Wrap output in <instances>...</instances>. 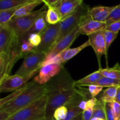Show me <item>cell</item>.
Instances as JSON below:
<instances>
[{
  "label": "cell",
  "instance_id": "obj_30",
  "mask_svg": "<svg viewBox=\"0 0 120 120\" xmlns=\"http://www.w3.org/2000/svg\"><path fill=\"white\" fill-rule=\"evenodd\" d=\"M28 83H27V84H28ZM27 84H26V85H25L23 87H22V88H21V89L15 91L13 93L8 95V96L4 97V98H1V99L0 100V107H2L3 105H4L5 104H7V103H9V102L12 101L13 100L15 99L16 97H17L20 94L22 93L25 90L26 88Z\"/></svg>",
  "mask_w": 120,
  "mask_h": 120
},
{
  "label": "cell",
  "instance_id": "obj_2",
  "mask_svg": "<svg viewBox=\"0 0 120 120\" xmlns=\"http://www.w3.org/2000/svg\"><path fill=\"white\" fill-rule=\"evenodd\" d=\"M46 91L45 85H39L32 81L27 84L26 88L22 93L12 101L1 107L0 110L12 115L45 96Z\"/></svg>",
  "mask_w": 120,
  "mask_h": 120
},
{
  "label": "cell",
  "instance_id": "obj_35",
  "mask_svg": "<svg viewBox=\"0 0 120 120\" xmlns=\"http://www.w3.org/2000/svg\"><path fill=\"white\" fill-rule=\"evenodd\" d=\"M87 90L89 91V93L90 94L91 97L93 98H95L97 96H98L100 92L103 90V87L99 86L94 85V84H91V85L88 86Z\"/></svg>",
  "mask_w": 120,
  "mask_h": 120
},
{
  "label": "cell",
  "instance_id": "obj_43",
  "mask_svg": "<svg viewBox=\"0 0 120 120\" xmlns=\"http://www.w3.org/2000/svg\"><path fill=\"white\" fill-rule=\"evenodd\" d=\"M90 120H104L102 119V118H97V117H93V118Z\"/></svg>",
  "mask_w": 120,
  "mask_h": 120
},
{
  "label": "cell",
  "instance_id": "obj_23",
  "mask_svg": "<svg viewBox=\"0 0 120 120\" xmlns=\"http://www.w3.org/2000/svg\"><path fill=\"white\" fill-rule=\"evenodd\" d=\"M32 1L33 0H1L0 10H5L23 5Z\"/></svg>",
  "mask_w": 120,
  "mask_h": 120
},
{
  "label": "cell",
  "instance_id": "obj_3",
  "mask_svg": "<svg viewBox=\"0 0 120 120\" xmlns=\"http://www.w3.org/2000/svg\"><path fill=\"white\" fill-rule=\"evenodd\" d=\"M90 8L85 3L80 5L71 14L60 22V33L56 43L70 34L75 28L79 26L82 22L89 16Z\"/></svg>",
  "mask_w": 120,
  "mask_h": 120
},
{
  "label": "cell",
  "instance_id": "obj_19",
  "mask_svg": "<svg viewBox=\"0 0 120 120\" xmlns=\"http://www.w3.org/2000/svg\"><path fill=\"white\" fill-rule=\"evenodd\" d=\"M103 77V76L98 70L87 75L86 77L81 79L75 81V86L76 87H86L89 85H91V84H94Z\"/></svg>",
  "mask_w": 120,
  "mask_h": 120
},
{
  "label": "cell",
  "instance_id": "obj_24",
  "mask_svg": "<svg viewBox=\"0 0 120 120\" xmlns=\"http://www.w3.org/2000/svg\"><path fill=\"white\" fill-rule=\"evenodd\" d=\"M46 20L48 25H56L59 23L62 19L59 13L56 8L53 7H48Z\"/></svg>",
  "mask_w": 120,
  "mask_h": 120
},
{
  "label": "cell",
  "instance_id": "obj_21",
  "mask_svg": "<svg viewBox=\"0 0 120 120\" xmlns=\"http://www.w3.org/2000/svg\"><path fill=\"white\" fill-rule=\"evenodd\" d=\"M98 70L104 77L120 80V65L118 63L112 68H100Z\"/></svg>",
  "mask_w": 120,
  "mask_h": 120
},
{
  "label": "cell",
  "instance_id": "obj_39",
  "mask_svg": "<svg viewBox=\"0 0 120 120\" xmlns=\"http://www.w3.org/2000/svg\"><path fill=\"white\" fill-rule=\"evenodd\" d=\"M11 115L5 111L0 110V120H8Z\"/></svg>",
  "mask_w": 120,
  "mask_h": 120
},
{
  "label": "cell",
  "instance_id": "obj_15",
  "mask_svg": "<svg viewBox=\"0 0 120 120\" xmlns=\"http://www.w3.org/2000/svg\"><path fill=\"white\" fill-rule=\"evenodd\" d=\"M83 100L85 99L76 91L72 98L64 105L68 110V116L64 120H73L82 114L83 111L79 108V104Z\"/></svg>",
  "mask_w": 120,
  "mask_h": 120
},
{
  "label": "cell",
  "instance_id": "obj_8",
  "mask_svg": "<svg viewBox=\"0 0 120 120\" xmlns=\"http://www.w3.org/2000/svg\"><path fill=\"white\" fill-rule=\"evenodd\" d=\"M33 76H23L17 75H7L0 79V92L7 93L16 91L28 83V80Z\"/></svg>",
  "mask_w": 120,
  "mask_h": 120
},
{
  "label": "cell",
  "instance_id": "obj_22",
  "mask_svg": "<svg viewBox=\"0 0 120 120\" xmlns=\"http://www.w3.org/2000/svg\"><path fill=\"white\" fill-rule=\"evenodd\" d=\"M119 87L120 86L111 87L107 88L103 91L100 98L98 99L100 100L104 103H114L116 100L117 90Z\"/></svg>",
  "mask_w": 120,
  "mask_h": 120
},
{
  "label": "cell",
  "instance_id": "obj_10",
  "mask_svg": "<svg viewBox=\"0 0 120 120\" xmlns=\"http://www.w3.org/2000/svg\"><path fill=\"white\" fill-rule=\"evenodd\" d=\"M80 35V34L79 32V26H78L52 47L50 50L46 53V58L44 61L50 59L61 52L70 48V45Z\"/></svg>",
  "mask_w": 120,
  "mask_h": 120
},
{
  "label": "cell",
  "instance_id": "obj_6",
  "mask_svg": "<svg viewBox=\"0 0 120 120\" xmlns=\"http://www.w3.org/2000/svg\"><path fill=\"white\" fill-rule=\"evenodd\" d=\"M43 11V8L34 11L25 16L12 18L6 24L14 29L15 35L19 39L32 28L35 21L42 15Z\"/></svg>",
  "mask_w": 120,
  "mask_h": 120
},
{
  "label": "cell",
  "instance_id": "obj_28",
  "mask_svg": "<svg viewBox=\"0 0 120 120\" xmlns=\"http://www.w3.org/2000/svg\"><path fill=\"white\" fill-rule=\"evenodd\" d=\"M94 84L103 87L107 88L111 87L120 86V80L112 79L108 78V77L103 76Z\"/></svg>",
  "mask_w": 120,
  "mask_h": 120
},
{
  "label": "cell",
  "instance_id": "obj_1",
  "mask_svg": "<svg viewBox=\"0 0 120 120\" xmlns=\"http://www.w3.org/2000/svg\"><path fill=\"white\" fill-rule=\"evenodd\" d=\"M47 98L46 117L53 115L55 110L64 105L76 91L75 81L65 68L45 84Z\"/></svg>",
  "mask_w": 120,
  "mask_h": 120
},
{
  "label": "cell",
  "instance_id": "obj_27",
  "mask_svg": "<svg viewBox=\"0 0 120 120\" xmlns=\"http://www.w3.org/2000/svg\"><path fill=\"white\" fill-rule=\"evenodd\" d=\"M93 117H97L106 120L105 103L97 98V101L94 107Z\"/></svg>",
  "mask_w": 120,
  "mask_h": 120
},
{
  "label": "cell",
  "instance_id": "obj_32",
  "mask_svg": "<svg viewBox=\"0 0 120 120\" xmlns=\"http://www.w3.org/2000/svg\"><path fill=\"white\" fill-rule=\"evenodd\" d=\"M104 39H105V44H106L107 50L108 52L109 48L110 47L111 45L112 44V42H114V41L116 39V38L117 37L118 34L109 31V30H107L105 29L104 30Z\"/></svg>",
  "mask_w": 120,
  "mask_h": 120
},
{
  "label": "cell",
  "instance_id": "obj_42",
  "mask_svg": "<svg viewBox=\"0 0 120 120\" xmlns=\"http://www.w3.org/2000/svg\"><path fill=\"white\" fill-rule=\"evenodd\" d=\"M54 120L53 117V116H51V117H46L45 118L42 120Z\"/></svg>",
  "mask_w": 120,
  "mask_h": 120
},
{
  "label": "cell",
  "instance_id": "obj_33",
  "mask_svg": "<svg viewBox=\"0 0 120 120\" xmlns=\"http://www.w3.org/2000/svg\"><path fill=\"white\" fill-rule=\"evenodd\" d=\"M20 45H21V52L23 56V57L24 55L33 51L35 49V47L28 41V40H22L20 42Z\"/></svg>",
  "mask_w": 120,
  "mask_h": 120
},
{
  "label": "cell",
  "instance_id": "obj_44",
  "mask_svg": "<svg viewBox=\"0 0 120 120\" xmlns=\"http://www.w3.org/2000/svg\"></svg>",
  "mask_w": 120,
  "mask_h": 120
},
{
  "label": "cell",
  "instance_id": "obj_36",
  "mask_svg": "<svg viewBox=\"0 0 120 120\" xmlns=\"http://www.w3.org/2000/svg\"><path fill=\"white\" fill-rule=\"evenodd\" d=\"M112 103H105V114H106V120H115L114 117L112 110Z\"/></svg>",
  "mask_w": 120,
  "mask_h": 120
},
{
  "label": "cell",
  "instance_id": "obj_34",
  "mask_svg": "<svg viewBox=\"0 0 120 120\" xmlns=\"http://www.w3.org/2000/svg\"><path fill=\"white\" fill-rule=\"evenodd\" d=\"M28 41L35 47V48H37L40 45L42 41L41 34H32L30 35L28 37Z\"/></svg>",
  "mask_w": 120,
  "mask_h": 120
},
{
  "label": "cell",
  "instance_id": "obj_11",
  "mask_svg": "<svg viewBox=\"0 0 120 120\" xmlns=\"http://www.w3.org/2000/svg\"><path fill=\"white\" fill-rule=\"evenodd\" d=\"M104 30H100L96 33L89 35V41L90 42V45L94 50L95 53L97 56L100 68H101V57L103 55H107V50L106 48L105 39H104Z\"/></svg>",
  "mask_w": 120,
  "mask_h": 120
},
{
  "label": "cell",
  "instance_id": "obj_26",
  "mask_svg": "<svg viewBox=\"0 0 120 120\" xmlns=\"http://www.w3.org/2000/svg\"><path fill=\"white\" fill-rule=\"evenodd\" d=\"M97 101V98H92L87 101L86 109L82 112L83 120H90L93 118V110Z\"/></svg>",
  "mask_w": 120,
  "mask_h": 120
},
{
  "label": "cell",
  "instance_id": "obj_37",
  "mask_svg": "<svg viewBox=\"0 0 120 120\" xmlns=\"http://www.w3.org/2000/svg\"><path fill=\"white\" fill-rule=\"evenodd\" d=\"M105 30L112 32L116 34H118L120 30V21L113 22L106 26Z\"/></svg>",
  "mask_w": 120,
  "mask_h": 120
},
{
  "label": "cell",
  "instance_id": "obj_20",
  "mask_svg": "<svg viewBox=\"0 0 120 120\" xmlns=\"http://www.w3.org/2000/svg\"><path fill=\"white\" fill-rule=\"evenodd\" d=\"M42 3H43L42 0H33L31 2L22 6L18 10L16 11L13 18L21 17L30 14L34 12V9L37 6L39 5Z\"/></svg>",
  "mask_w": 120,
  "mask_h": 120
},
{
  "label": "cell",
  "instance_id": "obj_25",
  "mask_svg": "<svg viewBox=\"0 0 120 120\" xmlns=\"http://www.w3.org/2000/svg\"><path fill=\"white\" fill-rule=\"evenodd\" d=\"M22 6L5 10H0V24H6L8 23L14 18L15 13Z\"/></svg>",
  "mask_w": 120,
  "mask_h": 120
},
{
  "label": "cell",
  "instance_id": "obj_9",
  "mask_svg": "<svg viewBox=\"0 0 120 120\" xmlns=\"http://www.w3.org/2000/svg\"><path fill=\"white\" fill-rule=\"evenodd\" d=\"M64 68L63 64H49L41 67L38 75L34 77L33 81L39 85H45L52 79L62 71Z\"/></svg>",
  "mask_w": 120,
  "mask_h": 120
},
{
  "label": "cell",
  "instance_id": "obj_18",
  "mask_svg": "<svg viewBox=\"0 0 120 120\" xmlns=\"http://www.w3.org/2000/svg\"><path fill=\"white\" fill-rule=\"evenodd\" d=\"M90 45V43L89 41H86L84 43L81 45L80 46L78 47H76L75 48H68L63 51L61 52L59 54H57V56H58L59 59L60 60L61 64H64V63L69 61V60L72 59L73 57H75L76 55H77L82 50L85 49L87 47L89 46Z\"/></svg>",
  "mask_w": 120,
  "mask_h": 120
},
{
  "label": "cell",
  "instance_id": "obj_41",
  "mask_svg": "<svg viewBox=\"0 0 120 120\" xmlns=\"http://www.w3.org/2000/svg\"><path fill=\"white\" fill-rule=\"evenodd\" d=\"M73 120H83V117H82V114H80L79 116H78L77 117H76L75 118H74Z\"/></svg>",
  "mask_w": 120,
  "mask_h": 120
},
{
  "label": "cell",
  "instance_id": "obj_14",
  "mask_svg": "<svg viewBox=\"0 0 120 120\" xmlns=\"http://www.w3.org/2000/svg\"><path fill=\"white\" fill-rule=\"evenodd\" d=\"M106 26L105 22L93 21L89 16L79 25V32L80 34L89 36L100 30L105 29Z\"/></svg>",
  "mask_w": 120,
  "mask_h": 120
},
{
  "label": "cell",
  "instance_id": "obj_29",
  "mask_svg": "<svg viewBox=\"0 0 120 120\" xmlns=\"http://www.w3.org/2000/svg\"><path fill=\"white\" fill-rule=\"evenodd\" d=\"M118 21H120V4L115 6L114 9L111 11L110 15L108 16L105 21V23L107 26Z\"/></svg>",
  "mask_w": 120,
  "mask_h": 120
},
{
  "label": "cell",
  "instance_id": "obj_12",
  "mask_svg": "<svg viewBox=\"0 0 120 120\" xmlns=\"http://www.w3.org/2000/svg\"><path fill=\"white\" fill-rule=\"evenodd\" d=\"M15 36L11 27L7 24H0V53H7Z\"/></svg>",
  "mask_w": 120,
  "mask_h": 120
},
{
  "label": "cell",
  "instance_id": "obj_16",
  "mask_svg": "<svg viewBox=\"0 0 120 120\" xmlns=\"http://www.w3.org/2000/svg\"><path fill=\"white\" fill-rule=\"evenodd\" d=\"M46 12L47 11L44 10L42 15L35 21L32 28L27 32H26L21 38L19 39V42L22 41V40H28L29 35L32 34H41L46 28V27L48 25L46 20Z\"/></svg>",
  "mask_w": 120,
  "mask_h": 120
},
{
  "label": "cell",
  "instance_id": "obj_4",
  "mask_svg": "<svg viewBox=\"0 0 120 120\" xmlns=\"http://www.w3.org/2000/svg\"><path fill=\"white\" fill-rule=\"evenodd\" d=\"M47 98L41 97L26 107L19 110L10 116L8 120H40L46 117Z\"/></svg>",
  "mask_w": 120,
  "mask_h": 120
},
{
  "label": "cell",
  "instance_id": "obj_13",
  "mask_svg": "<svg viewBox=\"0 0 120 120\" xmlns=\"http://www.w3.org/2000/svg\"><path fill=\"white\" fill-rule=\"evenodd\" d=\"M83 2L82 0H57L53 7L59 12L62 20L74 12Z\"/></svg>",
  "mask_w": 120,
  "mask_h": 120
},
{
  "label": "cell",
  "instance_id": "obj_31",
  "mask_svg": "<svg viewBox=\"0 0 120 120\" xmlns=\"http://www.w3.org/2000/svg\"><path fill=\"white\" fill-rule=\"evenodd\" d=\"M68 110L65 105H62L56 109L53 117L54 120H64L68 116Z\"/></svg>",
  "mask_w": 120,
  "mask_h": 120
},
{
  "label": "cell",
  "instance_id": "obj_17",
  "mask_svg": "<svg viewBox=\"0 0 120 120\" xmlns=\"http://www.w3.org/2000/svg\"><path fill=\"white\" fill-rule=\"evenodd\" d=\"M114 7L98 6L90 9L89 16L92 20L101 22H105Z\"/></svg>",
  "mask_w": 120,
  "mask_h": 120
},
{
  "label": "cell",
  "instance_id": "obj_38",
  "mask_svg": "<svg viewBox=\"0 0 120 120\" xmlns=\"http://www.w3.org/2000/svg\"><path fill=\"white\" fill-rule=\"evenodd\" d=\"M112 110L115 120H120V104L117 102H114L112 104Z\"/></svg>",
  "mask_w": 120,
  "mask_h": 120
},
{
  "label": "cell",
  "instance_id": "obj_40",
  "mask_svg": "<svg viewBox=\"0 0 120 120\" xmlns=\"http://www.w3.org/2000/svg\"><path fill=\"white\" fill-rule=\"evenodd\" d=\"M115 101L117 102V103H118V104H120V87H118V90H117V96H116Z\"/></svg>",
  "mask_w": 120,
  "mask_h": 120
},
{
  "label": "cell",
  "instance_id": "obj_5",
  "mask_svg": "<svg viewBox=\"0 0 120 120\" xmlns=\"http://www.w3.org/2000/svg\"><path fill=\"white\" fill-rule=\"evenodd\" d=\"M46 54L35 50L23 56V61L20 68L18 69L16 75L28 77L36 75L41 68L42 62L45 60Z\"/></svg>",
  "mask_w": 120,
  "mask_h": 120
},
{
  "label": "cell",
  "instance_id": "obj_7",
  "mask_svg": "<svg viewBox=\"0 0 120 120\" xmlns=\"http://www.w3.org/2000/svg\"><path fill=\"white\" fill-rule=\"evenodd\" d=\"M60 33V22L56 25H48L45 29L41 34L42 41L34 50L46 54L52 47L55 44Z\"/></svg>",
  "mask_w": 120,
  "mask_h": 120
}]
</instances>
